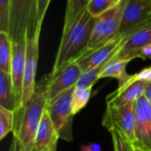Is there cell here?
<instances>
[{
    "label": "cell",
    "mask_w": 151,
    "mask_h": 151,
    "mask_svg": "<svg viewBox=\"0 0 151 151\" xmlns=\"http://www.w3.org/2000/svg\"><path fill=\"white\" fill-rule=\"evenodd\" d=\"M144 96H145V97L147 98V100L149 101L150 104L151 105V83L148 86V88H147V89L145 91Z\"/></svg>",
    "instance_id": "f1b7e54d"
},
{
    "label": "cell",
    "mask_w": 151,
    "mask_h": 151,
    "mask_svg": "<svg viewBox=\"0 0 151 151\" xmlns=\"http://www.w3.org/2000/svg\"><path fill=\"white\" fill-rule=\"evenodd\" d=\"M81 151H102V148L99 144L93 143L88 146H83L81 148Z\"/></svg>",
    "instance_id": "83f0119b"
},
{
    "label": "cell",
    "mask_w": 151,
    "mask_h": 151,
    "mask_svg": "<svg viewBox=\"0 0 151 151\" xmlns=\"http://www.w3.org/2000/svg\"><path fill=\"white\" fill-rule=\"evenodd\" d=\"M13 42L9 33L0 31V71L11 73Z\"/></svg>",
    "instance_id": "ac0fdd59"
},
{
    "label": "cell",
    "mask_w": 151,
    "mask_h": 151,
    "mask_svg": "<svg viewBox=\"0 0 151 151\" xmlns=\"http://www.w3.org/2000/svg\"><path fill=\"white\" fill-rule=\"evenodd\" d=\"M26 40L19 43H13V56L11 68V76L16 105L14 113L18 112L22 106L23 81L26 61Z\"/></svg>",
    "instance_id": "4fadbf2b"
},
{
    "label": "cell",
    "mask_w": 151,
    "mask_h": 151,
    "mask_svg": "<svg viewBox=\"0 0 151 151\" xmlns=\"http://www.w3.org/2000/svg\"><path fill=\"white\" fill-rule=\"evenodd\" d=\"M135 75L137 78H139L141 80H144V81H149L151 83V66L147 67L145 69H142L138 73H135Z\"/></svg>",
    "instance_id": "4316f807"
},
{
    "label": "cell",
    "mask_w": 151,
    "mask_h": 151,
    "mask_svg": "<svg viewBox=\"0 0 151 151\" xmlns=\"http://www.w3.org/2000/svg\"><path fill=\"white\" fill-rule=\"evenodd\" d=\"M82 73L83 72L77 62L68 64L58 71L51 73L47 90L48 103L53 101L65 91L75 87Z\"/></svg>",
    "instance_id": "9c48e42d"
},
{
    "label": "cell",
    "mask_w": 151,
    "mask_h": 151,
    "mask_svg": "<svg viewBox=\"0 0 151 151\" xmlns=\"http://www.w3.org/2000/svg\"><path fill=\"white\" fill-rule=\"evenodd\" d=\"M135 133L133 145L134 149L151 151V105L145 96L135 102Z\"/></svg>",
    "instance_id": "ba28073f"
},
{
    "label": "cell",
    "mask_w": 151,
    "mask_h": 151,
    "mask_svg": "<svg viewBox=\"0 0 151 151\" xmlns=\"http://www.w3.org/2000/svg\"><path fill=\"white\" fill-rule=\"evenodd\" d=\"M150 82L141 80L135 74L121 85L114 92L106 96L107 106H122L135 103L138 98L144 96L145 91Z\"/></svg>",
    "instance_id": "8fae6325"
},
{
    "label": "cell",
    "mask_w": 151,
    "mask_h": 151,
    "mask_svg": "<svg viewBox=\"0 0 151 151\" xmlns=\"http://www.w3.org/2000/svg\"><path fill=\"white\" fill-rule=\"evenodd\" d=\"M129 61L119 59L117 54L113 57L111 60L107 64L104 70L100 75V79L103 78H114L119 80V85L126 82L131 75L127 73L126 68Z\"/></svg>",
    "instance_id": "2e32d148"
},
{
    "label": "cell",
    "mask_w": 151,
    "mask_h": 151,
    "mask_svg": "<svg viewBox=\"0 0 151 151\" xmlns=\"http://www.w3.org/2000/svg\"><path fill=\"white\" fill-rule=\"evenodd\" d=\"M38 0H11L9 35L12 42L40 36Z\"/></svg>",
    "instance_id": "3957f363"
},
{
    "label": "cell",
    "mask_w": 151,
    "mask_h": 151,
    "mask_svg": "<svg viewBox=\"0 0 151 151\" xmlns=\"http://www.w3.org/2000/svg\"><path fill=\"white\" fill-rule=\"evenodd\" d=\"M0 106L15 111V97L11 73L0 71Z\"/></svg>",
    "instance_id": "e0dca14e"
},
{
    "label": "cell",
    "mask_w": 151,
    "mask_h": 151,
    "mask_svg": "<svg viewBox=\"0 0 151 151\" xmlns=\"http://www.w3.org/2000/svg\"><path fill=\"white\" fill-rule=\"evenodd\" d=\"M135 103L122 106H107L102 124L111 133L116 131L132 143L135 133Z\"/></svg>",
    "instance_id": "8992f818"
},
{
    "label": "cell",
    "mask_w": 151,
    "mask_h": 151,
    "mask_svg": "<svg viewBox=\"0 0 151 151\" xmlns=\"http://www.w3.org/2000/svg\"><path fill=\"white\" fill-rule=\"evenodd\" d=\"M121 0H90L87 10L95 18H97L105 12L116 6Z\"/></svg>",
    "instance_id": "44dd1931"
},
{
    "label": "cell",
    "mask_w": 151,
    "mask_h": 151,
    "mask_svg": "<svg viewBox=\"0 0 151 151\" xmlns=\"http://www.w3.org/2000/svg\"><path fill=\"white\" fill-rule=\"evenodd\" d=\"M150 20H151V12H150Z\"/></svg>",
    "instance_id": "1f68e13d"
},
{
    "label": "cell",
    "mask_w": 151,
    "mask_h": 151,
    "mask_svg": "<svg viewBox=\"0 0 151 151\" xmlns=\"http://www.w3.org/2000/svg\"><path fill=\"white\" fill-rule=\"evenodd\" d=\"M39 37L40 36L27 38L26 40L27 41L26 61H25L21 109L25 107L26 104L29 102V100L31 99V97L35 93V87H36L35 75H36V69H37V63H38V57H39Z\"/></svg>",
    "instance_id": "30bf717a"
},
{
    "label": "cell",
    "mask_w": 151,
    "mask_h": 151,
    "mask_svg": "<svg viewBox=\"0 0 151 151\" xmlns=\"http://www.w3.org/2000/svg\"><path fill=\"white\" fill-rule=\"evenodd\" d=\"M14 127V111L0 106V139L3 140Z\"/></svg>",
    "instance_id": "7402d4cb"
},
{
    "label": "cell",
    "mask_w": 151,
    "mask_h": 151,
    "mask_svg": "<svg viewBox=\"0 0 151 151\" xmlns=\"http://www.w3.org/2000/svg\"><path fill=\"white\" fill-rule=\"evenodd\" d=\"M11 0H0V31L9 33Z\"/></svg>",
    "instance_id": "cb8c5ba5"
},
{
    "label": "cell",
    "mask_w": 151,
    "mask_h": 151,
    "mask_svg": "<svg viewBox=\"0 0 151 151\" xmlns=\"http://www.w3.org/2000/svg\"><path fill=\"white\" fill-rule=\"evenodd\" d=\"M135 151H144V150H137V149H135Z\"/></svg>",
    "instance_id": "f546056e"
},
{
    "label": "cell",
    "mask_w": 151,
    "mask_h": 151,
    "mask_svg": "<svg viewBox=\"0 0 151 151\" xmlns=\"http://www.w3.org/2000/svg\"><path fill=\"white\" fill-rule=\"evenodd\" d=\"M75 87L65 91L53 101L47 104L46 111L50 114L55 130L59 139L72 141V122L73 113L72 109V98Z\"/></svg>",
    "instance_id": "5b68a950"
},
{
    "label": "cell",
    "mask_w": 151,
    "mask_h": 151,
    "mask_svg": "<svg viewBox=\"0 0 151 151\" xmlns=\"http://www.w3.org/2000/svg\"><path fill=\"white\" fill-rule=\"evenodd\" d=\"M50 151H57V149H54V150H51Z\"/></svg>",
    "instance_id": "4dcf8cb0"
},
{
    "label": "cell",
    "mask_w": 151,
    "mask_h": 151,
    "mask_svg": "<svg viewBox=\"0 0 151 151\" xmlns=\"http://www.w3.org/2000/svg\"><path fill=\"white\" fill-rule=\"evenodd\" d=\"M89 1L90 0H67L65 21L76 17L81 12L86 10Z\"/></svg>",
    "instance_id": "603a6c76"
},
{
    "label": "cell",
    "mask_w": 151,
    "mask_h": 151,
    "mask_svg": "<svg viewBox=\"0 0 151 151\" xmlns=\"http://www.w3.org/2000/svg\"><path fill=\"white\" fill-rule=\"evenodd\" d=\"M50 3V0H38V26L40 29H42V21Z\"/></svg>",
    "instance_id": "484cf974"
},
{
    "label": "cell",
    "mask_w": 151,
    "mask_h": 151,
    "mask_svg": "<svg viewBox=\"0 0 151 151\" xmlns=\"http://www.w3.org/2000/svg\"><path fill=\"white\" fill-rule=\"evenodd\" d=\"M92 88H76L73 94L72 98V109L73 115L80 112L88 104L91 96Z\"/></svg>",
    "instance_id": "d6986e66"
},
{
    "label": "cell",
    "mask_w": 151,
    "mask_h": 151,
    "mask_svg": "<svg viewBox=\"0 0 151 151\" xmlns=\"http://www.w3.org/2000/svg\"><path fill=\"white\" fill-rule=\"evenodd\" d=\"M108 63H105V64L101 65L96 68H93L89 71L83 73L75 87L76 88H93V86L96 84V82L98 80H100V75L103 73V71L104 70V68Z\"/></svg>",
    "instance_id": "ffe728a7"
},
{
    "label": "cell",
    "mask_w": 151,
    "mask_h": 151,
    "mask_svg": "<svg viewBox=\"0 0 151 151\" xmlns=\"http://www.w3.org/2000/svg\"><path fill=\"white\" fill-rule=\"evenodd\" d=\"M33 151H34V150H33Z\"/></svg>",
    "instance_id": "d6a6232c"
},
{
    "label": "cell",
    "mask_w": 151,
    "mask_h": 151,
    "mask_svg": "<svg viewBox=\"0 0 151 151\" xmlns=\"http://www.w3.org/2000/svg\"><path fill=\"white\" fill-rule=\"evenodd\" d=\"M128 0H121L116 6L96 18L88 51L99 49L120 35V25Z\"/></svg>",
    "instance_id": "277c9868"
},
{
    "label": "cell",
    "mask_w": 151,
    "mask_h": 151,
    "mask_svg": "<svg viewBox=\"0 0 151 151\" xmlns=\"http://www.w3.org/2000/svg\"><path fill=\"white\" fill-rule=\"evenodd\" d=\"M127 37V35H120L104 46L92 51L86 52L76 61L77 64L80 65L82 72L85 73L101 65L108 63L122 49Z\"/></svg>",
    "instance_id": "7c38bea8"
},
{
    "label": "cell",
    "mask_w": 151,
    "mask_h": 151,
    "mask_svg": "<svg viewBox=\"0 0 151 151\" xmlns=\"http://www.w3.org/2000/svg\"><path fill=\"white\" fill-rule=\"evenodd\" d=\"M96 18L86 9L76 17L65 21L60 44L51 73L76 62L87 51L95 27Z\"/></svg>",
    "instance_id": "6da1fadb"
},
{
    "label": "cell",
    "mask_w": 151,
    "mask_h": 151,
    "mask_svg": "<svg viewBox=\"0 0 151 151\" xmlns=\"http://www.w3.org/2000/svg\"><path fill=\"white\" fill-rule=\"evenodd\" d=\"M59 136L55 130L48 111H44L35 135L34 151H50L57 149Z\"/></svg>",
    "instance_id": "5bb4252c"
},
{
    "label": "cell",
    "mask_w": 151,
    "mask_h": 151,
    "mask_svg": "<svg viewBox=\"0 0 151 151\" xmlns=\"http://www.w3.org/2000/svg\"><path fill=\"white\" fill-rule=\"evenodd\" d=\"M50 74L36 83L35 90L29 102L19 112L14 113L13 136L19 146L18 151H33L35 135L42 114L46 109L47 90Z\"/></svg>",
    "instance_id": "7a4b0ae2"
},
{
    "label": "cell",
    "mask_w": 151,
    "mask_h": 151,
    "mask_svg": "<svg viewBox=\"0 0 151 151\" xmlns=\"http://www.w3.org/2000/svg\"><path fill=\"white\" fill-rule=\"evenodd\" d=\"M112 137V143L114 151H135V149L131 142L123 137L116 131L111 132Z\"/></svg>",
    "instance_id": "d4e9b609"
},
{
    "label": "cell",
    "mask_w": 151,
    "mask_h": 151,
    "mask_svg": "<svg viewBox=\"0 0 151 151\" xmlns=\"http://www.w3.org/2000/svg\"><path fill=\"white\" fill-rule=\"evenodd\" d=\"M151 0H128L126 5L120 35H129L151 23Z\"/></svg>",
    "instance_id": "52a82bcc"
},
{
    "label": "cell",
    "mask_w": 151,
    "mask_h": 151,
    "mask_svg": "<svg viewBox=\"0 0 151 151\" xmlns=\"http://www.w3.org/2000/svg\"><path fill=\"white\" fill-rule=\"evenodd\" d=\"M151 44V23L129 35L123 44L121 52H127L141 48L143 45Z\"/></svg>",
    "instance_id": "9a60e30c"
}]
</instances>
